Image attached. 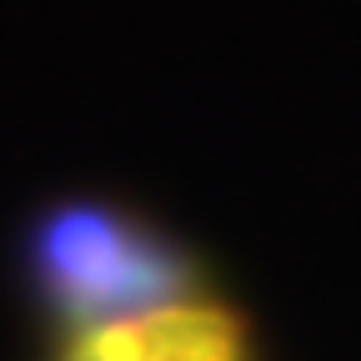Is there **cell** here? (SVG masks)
I'll return each instance as SVG.
<instances>
[{
	"instance_id": "1",
	"label": "cell",
	"mask_w": 361,
	"mask_h": 361,
	"mask_svg": "<svg viewBox=\"0 0 361 361\" xmlns=\"http://www.w3.org/2000/svg\"><path fill=\"white\" fill-rule=\"evenodd\" d=\"M35 276L75 336L186 306L196 266L111 206H61L35 231Z\"/></svg>"
},
{
	"instance_id": "2",
	"label": "cell",
	"mask_w": 361,
	"mask_h": 361,
	"mask_svg": "<svg viewBox=\"0 0 361 361\" xmlns=\"http://www.w3.org/2000/svg\"><path fill=\"white\" fill-rule=\"evenodd\" d=\"M75 361H241V322L221 306L186 301L141 322L71 336Z\"/></svg>"
},
{
	"instance_id": "3",
	"label": "cell",
	"mask_w": 361,
	"mask_h": 361,
	"mask_svg": "<svg viewBox=\"0 0 361 361\" xmlns=\"http://www.w3.org/2000/svg\"><path fill=\"white\" fill-rule=\"evenodd\" d=\"M61 361H75V356H61Z\"/></svg>"
}]
</instances>
